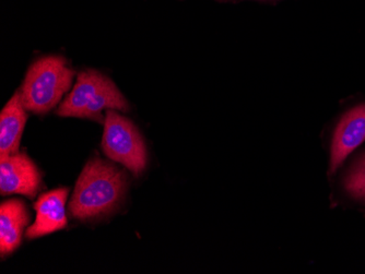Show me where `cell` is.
Instances as JSON below:
<instances>
[{"instance_id": "obj_5", "label": "cell", "mask_w": 365, "mask_h": 274, "mask_svg": "<svg viewBox=\"0 0 365 274\" xmlns=\"http://www.w3.org/2000/svg\"><path fill=\"white\" fill-rule=\"evenodd\" d=\"M42 187V174L26 154L16 153L0 159V194L22 195L34 199Z\"/></svg>"}, {"instance_id": "obj_4", "label": "cell", "mask_w": 365, "mask_h": 274, "mask_svg": "<svg viewBox=\"0 0 365 274\" xmlns=\"http://www.w3.org/2000/svg\"><path fill=\"white\" fill-rule=\"evenodd\" d=\"M102 149L114 162L140 176L148 163L147 147L138 128L115 110H106Z\"/></svg>"}, {"instance_id": "obj_10", "label": "cell", "mask_w": 365, "mask_h": 274, "mask_svg": "<svg viewBox=\"0 0 365 274\" xmlns=\"http://www.w3.org/2000/svg\"><path fill=\"white\" fill-rule=\"evenodd\" d=\"M344 188L354 199L365 201V155L359 159L346 175Z\"/></svg>"}, {"instance_id": "obj_6", "label": "cell", "mask_w": 365, "mask_h": 274, "mask_svg": "<svg viewBox=\"0 0 365 274\" xmlns=\"http://www.w3.org/2000/svg\"><path fill=\"white\" fill-rule=\"evenodd\" d=\"M68 195V188H58L38 197V201L33 204L36 211V222L26 230V238H38L67 226L66 202Z\"/></svg>"}, {"instance_id": "obj_8", "label": "cell", "mask_w": 365, "mask_h": 274, "mask_svg": "<svg viewBox=\"0 0 365 274\" xmlns=\"http://www.w3.org/2000/svg\"><path fill=\"white\" fill-rule=\"evenodd\" d=\"M30 223V214L24 200L11 199L0 206V253L12 255L19 248L24 232Z\"/></svg>"}, {"instance_id": "obj_1", "label": "cell", "mask_w": 365, "mask_h": 274, "mask_svg": "<svg viewBox=\"0 0 365 274\" xmlns=\"http://www.w3.org/2000/svg\"><path fill=\"white\" fill-rule=\"evenodd\" d=\"M128 181L126 173L116 165L94 157L82 169L69 202L76 220L92 221L108 216L124 200Z\"/></svg>"}, {"instance_id": "obj_9", "label": "cell", "mask_w": 365, "mask_h": 274, "mask_svg": "<svg viewBox=\"0 0 365 274\" xmlns=\"http://www.w3.org/2000/svg\"><path fill=\"white\" fill-rule=\"evenodd\" d=\"M26 110L21 93L16 91L0 114V159L19 153L20 141L28 118Z\"/></svg>"}, {"instance_id": "obj_7", "label": "cell", "mask_w": 365, "mask_h": 274, "mask_svg": "<svg viewBox=\"0 0 365 274\" xmlns=\"http://www.w3.org/2000/svg\"><path fill=\"white\" fill-rule=\"evenodd\" d=\"M365 141V104L352 108L336 127L330 153L329 174L344 162L346 157Z\"/></svg>"}, {"instance_id": "obj_2", "label": "cell", "mask_w": 365, "mask_h": 274, "mask_svg": "<svg viewBox=\"0 0 365 274\" xmlns=\"http://www.w3.org/2000/svg\"><path fill=\"white\" fill-rule=\"evenodd\" d=\"M103 110L128 112L129 104L112 80L96 70L78 73L73 91L59 105L56 114L61 117L88 118L103 122Z\"/></svg>"}, {"instance_id": "obj_3", "label": "cell", "mask_w": 365, "mask_h": 274, "mask_svg": "<svg viewBox=\"0 0 365 274\" xmlns=\"http://www.w3.org/2000/svg\"><path fill=\"white\" fill-rule=\"evenodd\" d=\"M73 69L61 56H46L33 63L22 85L21 99L29 112L44 115L56 107L73 83Z\"/></svg>"}]
</instances>
